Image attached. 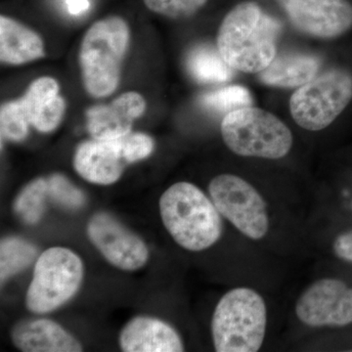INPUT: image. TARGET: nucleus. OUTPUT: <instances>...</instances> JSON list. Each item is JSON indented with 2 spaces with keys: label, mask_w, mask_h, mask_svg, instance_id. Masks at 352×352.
<instances>
[{
  "label": "nucleus",
  "mask_w": 352,
  "mask_h": 352,
  "mask_svg": "<svg viewBox=\"0 0 352 352\" xmlns=\"http://www.w3.org/2000/svg\"><path fill=\"white\" fill-rule=\"evenodd\" d=\"M281 24L256 2H241L220 24L217 50L235 71L259 74L277 56Z\"/></svg>",
  "instance_id": "nucleus-1"
},
{
  "label": "nucleus",
  "mask_w": 352,
  "mask_h": 352,
  "mask_svg": "<svg viewBox=\"0 0 352 352\" xmlns=\"http://www.w3.org/2000/svg\"><path fill=\"white\" fill-rule=\"evenodd\" d=\"M160 212L171 237L187 251H205L221 237V214L210 197L192 183L171 185L160 199Z\"/></svg>",
  "instance_id": "nucleus-2"
},
{
  "label": "nucleus",
  "mask_w": 352,
  "mask_h": 352,
  "mask_svg": "<svg viewBox=\"0 0 352 352\" xmlns=\"http://www.w3.org/2000/svg\"><path fill=\"white\" fill-rule=\"evenodd\" d=\"M129 41V25L119 16L97 21L87 30L80 44V64L88 94L103 98L117 89Z\"/></svg>",
  "instance_id": "nucleus-3"
},
{
  "label": "nucleus",
  "mask_w": 352,
  "mask_h": 352,
  "mask_svg": "<svg viewBox=\"0 0 352 352\" xmlns=\"http://www.w3.org/2000/svg\"><path fill=\"white\" fill-rule=\"evenodd\" d=\"M267 308L263 296L247 287L227 292L215 307L212 335L217 352H256L263 346Z\"/></svg>",
  "instance_id": "nucleus-4"
},
{
  "label": "nucleus",
  "mask_w": 352,
  "mask_h": 352,
  "mask_svg": "<svg viewBox=\"0 0 352 352\" xmlns=\"http://www.w3.org/2000/svg\"><path fill=\"white\" fill-rule=\"evenodd\" d=\"M220 131L229 150L241 157L279 160L294 144L291 129L279 118L252 105L226 113Z\"/></svg>",
  "instance_id": "nucleus-5"
},
{
  "label": "nucleus",
  "mask_w": 352,
  "mask_h": 352,
  "mask_svg": "<svg viewBox=\"0 0 352 352\" xmlns=\"http://www.w3.org/2000/svg\"><path fill=\"white\" fill-rule=\"evenodd\" d=\"M352 102V71L335 67L305 83L292 95L289 112L308 131L327 129Z\"/></svg>",
  "instance_id": "nucleus-6"
},
{
  "label": "nucleus",
  "mask_w": 352,
  "mask_h": 352,
  "mask_svg": "<svg viewBox=\"0 0 352 352\" xmlns=\"http://www.w3.org/2000/svg\"><path fill=\"white\" fill-rule=\"evenodd\" d=\"M154 147V140L142 132L109 140L94 138L76 148L74 168L88 182L113 184L120 179L127 164L149 157Z\"/></svg>",
  "instance_id": "nucleus-7"
},
{
  "label": "nucleus",
  "mask_w": 352,
  "mask_h": 352,
  "mask_svg": "<svg viewBox=\"0 0 352 352\" xmlns=\"http://www.w3.org/2000/svg\"><path fill=\"white\" fill-rule=\"evenodd\" d=\"M83 264L75 252L66 248L46 250L34 266L25 305L30 311L43 314L68 302L82 284Z\"/></svg>",
  "instance_id": "nucleus-8"
},
{
  "label": "nucleus",
  "mask_w": 352,
  "mask_h": 352,
  "mask_svg": "<svg viewBox=\"0 0 352 352\" xmlns=\"http://www.w3.org/2000/svg\"><path fill=\"white\" fill-rule=\"evenodd\" d=\"M208 194L219 214L243 235L261 240L270 231L267 206L261 193L244 178L230 173L215 176Z\"/></svg>",
  "instance_id": "nucleus-9"
},
{
  "label": "nucleus",
  "mask_w": 352,
  "mask_h": 352,
  "mask_svg": "<svg viewBox=\"0 0 352 352\" xmlns=\"http://www.w3.org/2000/svg\"><path fill=\"white\" fill-rule=\"evenodd\" d=\"M296 314L310 327H346L352 324V286L338 278H322L300 296Z\"/></svg>",
  "instance_id": "nucleus-10"
},
{
  "label": "nucleus",
  "mask_w": 352,
  "mask_h": 352,
  "mask_svg": "<svg viewBox=\"0 0 352 352\" xmlns=\"http://www.w3.org/2000/svg\"><path fill=\"white\" fill-rule=\"evenodd\" d=\"M298 31L322 39L339 38L352 30V0H276Z\"/></svg>",
  "instance_id": "nucleus-11"
},
{
  "label": "nucleus",
  "mask_w": 352,
  "mask_h": 352,
  "mask_svg": "<svg viewBox=\"0 0 352 352\" xmlns=\"http://www.w3.org/2000/svg\"><path fill=\"white\" fill-rule=\"evenodd\" d=\"M87 234L104 258L120 270H138L147 263L149 252L145 243L110 214H95Z\"/></svg>",
  "instance_id": "nucleus-12"
},
{
  "label": "nucleus",
  "mask_w": 352,
  "mask_h": 352,
  "mask_svg": "<svg viewBox=\"0 0 352 352\" xmlns=\"http://www.w3.org/2000/svg\"><path fill=\"white\" fill-rule=\"evenodd\" d=\"M29 126L50 132L61 124L66 102L59 95V85L50 76L34 80L22 98L9 102Z\"/></svg>",
  "instance_id": "nucleus-13"
},
{
  "label": "nucleus",
  "mask_w": 352,
  "mask_h": 352,
  "mask_svg": "<svg viewBox=\"0 0 352 352\" xmlns=\"http://www.w3.org/2000/svg\"><path fill=\"white\" fill-rule=\"evenodd\" d=\"M146 106L142 95L134 91L120 95L109 105L94 106L87 112L88 131L99 140L126 135L134 120L145 113Z\"/></svg>",
  "instance_id": "nucleus-14"
},
{
  "label": "nucleus",
  "mask_w": 352,
  "mask_h": 352,
  "mask_svg": "<svg viewBox=\"0 0 352 352\" xmlns=\"http://www.w3.org/2000/svg\"><path fill=\"white\" fill-rule=\"evenodd\" d=\"M120 349L126 352H179L184 351L182 338L166 322L151 317H136L120 336Z\"/></svg>",
  "instance_id": "nucleus-15"
},
{
  "label": "nucleus",
  "mask_w": 352,
  "mask_h": 352,
  "mask_svg": "<svg viewBox=\"0 0 352 352\" xmlns=\"http://www.w3.org/2000/svg\"><path fill=\"white\" fill-rule=\"evenodd\" d=\"M11 338L14 346L25 352H80L82 344L59 324L48 319L18 323Z\"/></svg>",
  "instance_id": "nucleus-16"
},
{
  "label": "nucleus",
  "mask_w": 352,
  "mask_h": 352,
  "mask_svg": "<svg viewBox=\"0 0 352 352\" xmlns=\"http://www.w3.org/2000/svg\"><path fill=\"white\" fill-rule=\"evenodd\" d=\"M44 56V43L38 32L12 18L0 17V59L2 63L23 65Z\"/></svg>",
  "instance_id": "nucleus-17"
},
{
  "label": "nucleus",
  "mask_w": 352,
  "mask_h": 352,
  "mask_svg": "<svg viewBox=\"0 0 352 352\" xmlns=\"http://www.w3.org/2000/svg\"><path fill=\"white\" fill-rule=\"evenodd\" d=\"M320 67V60L312 55H280L258 74V78L270 87L298 88L314 80Z\"/></svg>",
  "instance_id": "nucleus-18"
},
{
  "label": "nucleus",
  "mask_w": 352,
  "mask_h": 352,
  "mask_svg": "<svg viewBox=\"0 0 352 352\" xmlns=\"http://www.w3.org/2000/svg\"><path fill=\"white\" fill-rule=\"evenodd\" d=\"M187 69L194 80L201 83L228 82L233 76L230 68L219 50L208 45L197 46L187 57Z\"/></svg>",
  "instance_id": "nucleus-19"
},
{
  "label": "nucleus",
  "mask_w": 352,
  "mask_h": 352,
  "mask_svg": "<svg viewBox=\"0 0 352 352\" xmlns=\"http://www.w3.org/2000/svg\"><path fill=\"white\" fill-rule=\"evenodd\" d=\"M36 254V248L28 241L20 238H7L2 240L0 247L1 282L24 270L32 263Z\"/></svg>",
  "instance_id": "nucleus-20"
},
{
  "label": "nucleus",
  "mask_w": 352,
  "mask_h": 352,
  "mask_svg": "<svg viewBox=\"0 0 352 352\" xmlns=\"http://www.w3.org/2000/svg\"><path fill=\"white\" fill-rule=\"evenodd\" d=\"M50 196L48 180L38 178L29 183L16 199L15 212L29 224L39 221L45 208V201Z\"/></svg>",
  "instance_id": "nucleus-21"
},
{
  "label": "nucleus",
  "mask_w": 352,
  "mask_h": 352,
  "mask_svg": "<svg viewBox=\"0 0 352 352\" xmlns=\"http://www.w3.org/2000/svg\"><path fill=\"white\" fill-rule=\"evenodd\" d=\"M201 105L210 112L228 113L237 109L251 106L252 95L249 89L242 85H231L204 94Z\"/></svg>",
  "instance_id": "nucleus-22"
},
{
  "label": "nucleus",
  "mask_w": 352,
  "mask_h": 352,
  "mask_svg": "<svg viewBox=\"0 0 352 352\" xmlns=\"http://www.w3.org/2000/svg\"><path fill=\"white\" fill-rule=\"evenodd\" d=\"M208 0H143L152 12L170 18L185 19L195 15L207 4Z\"/></svg>",
  "instance_id": "nucleus-23"
},
{
  "label": "nucleus",
  "mask_w": 352,
  "mask_h": 352,
  "mask_svg": "<svg viewBox=\"0 0 352 352\" xmlns=\"http://www.w3.org/2000/svg\"><path fill=\"white\" fill-rule=\"evenodd\" d=\"M50 196L60 205L69 208H78L85 204V195L68 178L62 175H53L48 178Z\"/></svg>",
  "instance_id": "nucleus-24"
},
{
  "label": "nucleus",
  "mask_w": 352,
  "mask_h": 352,
  "mask_svg": "<svg viewBox=\"0 0 352 352\" xmlns=\"http://www.w3.org/2000/svg\"><path fill=\"white\" fill-rule=\"evenodd\" d=\"M333 252L340 261L352 264V228L342 231L335 238Z\"/></svg>",
  "instance_id": "nucleus-25"
},
{
  "label": "nucleus",
  "mask_w": 352,
  "mask_h": 352,
  "mask_svg": "<svg viewBox=\"0 0 352 352\" xmlns=\"http://www.w3.org/2000/svg\"><path fill=\"white\" fill-rule=\"evenodd\" d=\"M69 12L73 15H80L89 8L88 0H66Z\"/></svg>",
  "instance_id": "nucleus-26"
}]
</instances>
